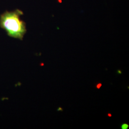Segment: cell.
Listing matches in <instances>:
<instances>
[{"instance_id":"cell-1","label":"cell","mask_w":129,"mask_h":129,"mask_svg":"<svg viewBox=\"0 0 129 129\" xmlns=\"http://www.w3.org/2000/svg\"><path fill=\"white\" fill-rule=\"evenodd\" d=\"M23 12L19 10L6 11L0 16V26L12 37L22 40L26 30L25 24L21 20Z\"/></svg>"},{"instance_id":"cell-2","label":"cell","mask_w":129,"mask_h":129,"mask_svg":"<svg viewBox=\"0 0 129 129\" xmlns=\"http://www.w3.org/2000/svg\"><path fill=\"white\" fill-rule=\"evenodd\" d=\"M129 126L127 124H122V125L121 126V128L122 129H127L128 128Z\"/></svg>"}]
</instances>
